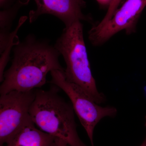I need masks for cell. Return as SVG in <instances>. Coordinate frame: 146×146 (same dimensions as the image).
I'll return each mask as SVG.
<instances>
[{"label": "cell", "mask_w": 146, "mask_h": 146, "mask_svg": "<svg viewBox=\"0 0 146 146\" xmlns=\"http://www.w3.org/2000/svg\"><path fill=\"white\" fill-rule=\"evenodd\" d=\"M11 66L5 72L0 94L12 91L27 92L44 85L49 72L65 71L59 61V52L48 42L30 35L13 49Z\"/></svg>", "instance_id": "1"}, {"label": "cell", "mask_w": 146, "mask_h": 146, "mask_svg": "<svg viewBox=\"0 0 146 146\" xmlns=\"http://www.w3.org/2000/svg\"><path fill=\"white\" fill-rule=\"evenodd\" d=\"M72 105L58 94L57 89L35 91L29 110L35 124L40 130L61 138L70 146H86L80 138Z\"/></svg>", "instance_id": "2"}, {"label": "cell", "mask_w": 146, "mask_h": 146, "mask_svg": "<svg viewBox=\"0 0 146 146\" xmlns=\"http://www.w3.org/2000/svg\"><path fill=\"white\" fill-rule=\"evenodd\" d=\"M54 46L66 63L64 74L66 80L81 87L98 104L106 101L104 94L98 90L91 73L81 21L65 27Z\"/></svg>", "instance_id": "3"}, {"label": "cell", "mask_w": 146, "mask_h": 146, "mask_svg": "<svg viewBox=\"0 0 146 146\" xmlns=\"http://www.w3.org/2000/svg\"><path fill=\"white\" fill-rule=\"evenodd\" d=\"M50 74L51 83L62 89L69 97L92 146H94V129L104 118L115 117L117 113V108L113 106L102 107L100 106L91 99L81 87L66 80L64 72L55 70L51 72Z\"/></svg>", "instance_id": "4"}, {"label": "cell", "mask_w": 146, "mask_h": 146, "mask_svg": "<svg viewBox=\"0 0 146 146\" xmlns=\"http://www.w3.org/2000/svg\"><path fill=\"white\" fill-rule=\"evenodd\" d=\"M35 97L34 90L12 91L0 97V146L7 144L32 122L29 110Z\"/></svg>", "instance_id": "5"}, {"label": "cell", "mask_w": 146, "mask_h": 146, "mask_svg": "<svg viewBox=\"0 0 146 146\" xmlns=\"http://www.w3.org/2000/svg\"><path fill=\"white\" fill-rule=\"evenodd\" d=\"M146 6V0H126L109 21L92 26L88 32L91 44L101 46L122 31L128 35L135 33L138 19Z\"/></svg>", "instance_id": "6"}, {"label": "cell", "mask_w": 146, "mask_h": 146, "mask_svg": "<svg viewBox=\"0 0 146 146\" xmlns=\"http://www.w3.org/2000/svg\"><path fill=\"white\" fill-rule=\"evenodd\" d=\"M36 10L29 14V22L33 23L41 15L49 14L53 15L64 23L65 27L70 26L78 21L90 20L84 15L82 8L85 5L84 0H34Z\"/></svg>", "instance_id": "7"}, {"label": "cell", "mask_w": 146, "mask_h": 146, "mask_svg": "<svg viewBox=\"0 0 146 146\" xmlns=\"http://www.w3.org/2000/svg\"><path fill=\"white\" fill-rule=\"evenodd\" d=\"M35 125L32 121L25 126L6 146H52L56 137Z\"/></svg>", "instance_id": "8"}, {"label": "cell", "mask_w": 146, "mask_h": 146, "mask_svg": "<svg viewBox=\"0 0 146 146\" xmlns=\"http://www.w3.org/2000/svg\"><path fill=\"white\" fill-rule=\"evenodd\" d=\"M26 20V17H23L21 18L16 29L11 33L10 39L7 43L5 50L2 54H1V57L0 59V82H3V81L5 69L9 60V54H10L11 48L13 46L17 45L19 42L18 36L16 35L17 32L20 27L22 25Z\"/></svg>", "instance_id": "9"}, {"label": "cell", "mask_w": 146, "mask_h": 146, "mask_svg": "<svg viewBox=\"0 0 146 146\" xmlns=\"http://www.w3.org/2000/svg\"><path fill=\"white\" fill-rule=\"evenodd\" d=\"M121 0H113L111 4L108 7V9L104 18H103L100 22L101 23H104L109 21L114 15L116 11L118 9V6L119 5Z\"/></svg>", "instance_id": "10"}, {"label": "cell", "mask_w": 146, "mask_h": 146, "mask_svg": "<svg viewBox=\"0 0 146 146\" xmlns=\"http://www.w3.org/2000/svg\"><path fill=\"white\" fill-rule=\"evenodd\" d=\"M52 146H70L67 142L59 138L56 137Z\"/></svg>", "instance_id": "11"}, {"label": "cell", "mask_w": 146, "mask_h": 146, "mask_svg": "<svg viewBox=\"0 0 146 146\" xmlns=\"http://www.w3.org/2000/svg\"><path fill=\"white\" fill-rule=\"evenodd\" d=\"M100 5L108 6V7L111 4L113 0H96Z\"/></svg>", "instance_id": "12"}, {"label": "cell", "mask_w": 146, "mask_h": 146, "mask_svg": "<svg viewBox=\"0 0 146 146\" xmlns=\"http://www.w3.org/2000/svg\"><path fill=\"white\" fill-rule=\"evenodd\" d=\"M10 0H0L1 7H5L9 3Z\"/></svg>", "instance_id": "13"}, {"label": "cell", "mask_w": 146, "mask_h": 146, "mask_svg": "<svg viewBox=\"0 0 146 146\" xmlns=\"http://www.w3.org/2000/svg\"><path fill=\"white\" fill-rule=\"evenodd\" d=\"M140 146H146V136L143 142Z\"/></svg>", "instance_id": "14"}, {"label": "cell", "mask_w": 146, "mask_h": 146, "mask_svg": "<svg viewBox=\"0 0 146 146\" xmlns=\"http://www.w3.org/2000/svg\"><path fill=\"white\" fill-rule=\"evenodd\" d=\"M144 90H145V92L146 96V86L144 88Z\"/></svg>", "instance_id": "15"}, {"label": "cell", "mask_w": 146, "mask_h": 146, "mask_svg": "<svg viewBox=\"0 0 146 146\" xmlns=\"http://www.w3.org/2000/svg\"><path fill=\"white\" fill-rule=\"evenodd\" d=\"M145 119H146V121H145V127H146V116L145 117Z\"/></svg>", "instance_id": "16"}]
</instances>
